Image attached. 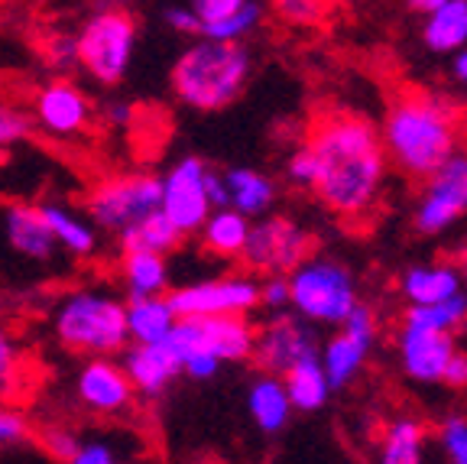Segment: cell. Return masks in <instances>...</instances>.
I'll use <instances>...</instances> for the list:
<instances>
[{
	"instance_id": "1",
	"label": "cell",
	"mask_w": 467,
	"mask_h": 464,
	"mask_svg": "<svg viewBox=\"0 0 467 464\" xmlns=\"http://www.w3.org/2000/svg\"><path fill=\"white\" fill-rule=\"evenodd\" d=\"M308 150L318 160L321 205L341 218L358 221L370 215L387 185V153L367 117L335 114L315 127Z\"/></svg>"
},
{
	"instance_id": "2",
	"label": "cell",
	"mask_w": 467,
	"mask_h": 464,
	"mask_svg": "<svg viewBox=\"0 0 467 464\" xmlns=\"http://www.w3.org/2000/svg\"><path fill=\"white\" fill-rule=\"evenodd\" d=\"M377 133L387 163L393 160L412 179H429L448 156L458 153L461 114L448 98L409 91L389 104Z\"/></svg>"
},
{
	"instance_id": "3",
	"label": "cell",
	"mask_w": 467,
	"mask_h": 464,
	"mask_svg": "<svg viewBox=\"0 0 467 464\" xmlns=\"http://www.w3.org/2000/svg\"><path fill=\"white\" fill-rule=\"evenodd\" d=\"M250 72H254V56L247 46L195 39L172 62L169 85L185 108L212 114L244 95Z\"/></svg>"
},
{
	"instance_id": "4",
	"label": "cell",
	"mask_w": 467,
	"mask_h": 464,
	"mask_svg": "<svg viewBox=\"0 0 467 464\" xmlns=\"http://www.w3.org/2000/svg\"><path fill=\"white\" fill-rule=\"evenodd\" d=\"M52 334L62 348L88 357L124 354L127 302L110 290H72L56 302Z\"/></svg>"
},
{
	"instance_id": "5",
	"label": "cell",
	"mask_w": 467,
	"mask_h": 464,
	"mask_svg": "<svg viewBox=\"0 0 467 464\" xmlns=\"http://www.w3.org/2000/svg\"><path fill=\"white\" fill-rule=\"evenodd\" d=\"M289 312L308 325H344L358 299V279L348 263L331 257H306L289 276Z\"/></svg>"
},
{
	"instance_id": "6",
	"label": "cell",
	"mask_w": 467,
	"mask_h": 464,
	"mask_svg": "<svg viewBox=\"0 0 467 464\" xmlns=\"http://www.w3.org/2000/svg\"><path fill=\"white\" fill-rule=\"evenodd\" d=\"M78 69L98 85L110 88L124 81L137 52V20L120 7H98L75 29Z\"/></svg>"
},
{
	"instance_id": "7",
	"label": "cell",
	"mask_w": 467,
	"mask_h": 464,
	"mask_svg": "<svg viewBox=\"0 0 467 464\" xmlns=\"http://www.w3.org/2000/svg\"><path fill=\"white\" fill-rule=\"evenodd\" d=\"M160 211V175L153 173H117L88 192L85 215L98 231L114 237L133 231L140 221Z\"/></svg>"
},
{
	"instance_id": "8",
	"label": "cell",
	"mask_w": 467,
	"mask_h": 464,
	"mask_svg": "<svg viewBox=\"0 0 467 464\" xmlns=\"http://www.w3.org/2000/svg\"><path fill=\"white\" fill-rule=\"evenodd\" d=\"M175 319H247L260 309V283L250 273L214 276L166 292Z\"/></svg>"
},
{
	"instance_id": "9",
	"label": "cell",
	"mask_w": 467,
	"mask_h": 464,
	"mask_svg": "<svg viewBox=\"0 0 467 464\" xmlns=\"http://www.w3.org/2000/svg\"><path fill=\"white\" fill-rule=\"evenodd\" d=\"M256 328L250 319H179L166 344L179 367L195 354L214 357L218 364L247 361L254 354Z\"/></svg>"
},
{
	"instance_id": "10",
	"label": "cell",
	"mask_w": 467,
	"mask_h": 464,
	"mask_svg": "<svg viewBox=\"0 0 467 464\" xmlns=\"http://www.w3.org/2000/svg\"><path fill=\"white\" fill-rule=\"evenodd\" d=\"M308 247H312V237H308L306 227L289 218L266 215L260 221H250L241 260L250 273L289 276L308 257Z\"/></svg>"
},
{
	"instance_id": "11",
	"label": "cell",
	"mask_w": 467,
	"mask_h": 464,
	"mask_svg": "<svg viewBox=\"0 0 467 464\" xmlns=\"http://www.w3.org/2000/svg\"><path fill=\"white\" fill-rule=\"evenodd\" d=\"M318 332H315L308 322H302L299 315L279 312L270 315L256 328L254 338V361L260 364L263 374L283 380L296 364L308 361V357H318Z\"/></svg>"
},
{
	"instance_id": "12",
	"label": "cell",
	"mask_w": 467,
	"mask_h": 464,
	"mask_svg": "<svg viewBox=\"0 0 467 464\" xmlns=\"http://www.w3.org/2000/svg\"><path fill=\"white\" fill-rule=\"evenodd\" d=\"M373 342H377V315L367 302H358L354 312L344 319L341 332L331 334L318 348V364L328 377L331 393L344 390L350 380H358L367 357H370Z\"/></svg>"
},
{
	"instance_id": "13",
	"label": "cell",
	"mask_w": 467,
	"mask_h": 464,
	"mask_svg": "<svg viewBox=\"0 0 467 464\" xmlns=\"http://www.w3.org/2000/svg\"><path fill=\"white\" fill-rule=\"evenodd\" d=\"M461 215H467V150L448 156L425 179L416 205V227L422 234H445Z\"/></svg>"
},
{
	"instance_id": "14",
	"label": "cell",
	"mask_w": 467,
	"mask_h": 464,
	"mask_svg": "<svg viewBox=\"0 0 467 464\" xmlns=\"http://www.w3.org/2000/svg\"><path fill=\"white\" fill-rule=\"evenodd\" d=\"M204 169H208L204 160L182 156L166 175H160V211L182 237L202 231L212 215V205L204 195Z\"/></svg>"
},
{
	"instance_id": "15",
	"label": "cell",
	"mask_w": 467,
	"mask_h": 464,
	"mask_svg": "<svg viewBox=\"0 0 467 464\" xmlns=\"http://www.w3.org/2000/svg\"><path fill=\"white\" fill-rule=\"evenodd\" d=\"M95 117L91 98L85 88H78L68 79H52L33 98V127L52 140H72L88 131Z\"/></svg>"
},
{
	"instance_id": "16",
	"label": "cell",
	"mask_w": 467,
	"mask_h": 464,
	"mask_svg": "<svg viewBox=\"0 0 467 464\" xmlns=\"http://www.w3.org/2000/svg\"><path fill=\"white\" fill-rule=\"evenodd\" d=\"M75 396L95 416H120L130 409L133 386L114 357H88L75 374Z\"/></svg>"
},
{
	"instance_id": "17",
	"label": "cell",
	"mask_w": 467,
	"mask_h": 464,
	"mask_svg": "<svg viewBox=\"0 0 467 464\" xmlns=\"http://www.w3.org/2000/svg\"><path fill=\"white\" fill-rule=\"evenodd\" d=\"M396 348H400V364H402V370H406V377L425 386L441 384L445 364L451 361V354L458 351L454 348V334L431 332V328H416V325L400 328Z\"/></svg>"
},
{
	"instance_id": "18",
	"label": "cell",
	"mask_w": 467,
	"mask_h": 464,
	"mask_svg": "<svg viewBox=\"0 0 467 464\" xmlns=\"http://www.w3.org/2000/svg\"><path fill=\"white\" fill-rule=\"evenodd\" d=\"M120 367H124L133 393L146 399H160L172 386V380L182 374V367L166 344H127Z\"/></svg>"
},
{
	"instance_id": "19",
	"label": "cell",
	"mask_w": 467,
	"mask_h": 464,
	"mask_svg": "<svg viewBox=\"0 0 467 464\" xmlns=\"http://www.w3.org/2000/svg\"><path fill=\"white\" fill-rule=\"evenodd\" d=\"M400 290L409 309H429L458 299L464 292V276L454 263H419L402 273Z\"/></svg>"
},
{
	"instance_id": "20",
	"label": "cell",
	"mask_w": 467,
	"mask_h": 464,
	"mask_svg": "<svg viewBox=\"0 0 467 464\" xmlns=\"http://www.w3.org/2000/svg\"><path fill=\"white\" fill-rule=\"evenodd\" d=\"M36 211L39 218H43V225L49 227L58 250H66L68 257H78V260H88V257L98 254L101 231L88 221V215L68 208L66 202H43L36 205Z\"/></svg>"
},
{
	"instance_id": "21",
	"label": "cell",
	"mask_w": 467,
	"mask_h": 464,
	"mask_svg": "<svg viewBox=\"0 0 467 464\" xmlns=\"http://www.w3.org/2000/svg\"><path fill=\"white\" fill-rule=\"evenodd\" d=\"M4 240L14 254L33 263H52L58 254L49 227L39 218L36 205H7L4 208Z\"/></svg>"
},
{
	"instance_id": "22",
	"label": "cell",
	"mask_w": 467,
	"mask_h": 464,
	"mask_svg": "<svg viewBox=\"0 0 467 464\" xmlns=\"http://www.w3.org/2000/svg\"><path fill=\"white\" fill-rule=\"evenodd\" d=\"M422 46L435 56H454L467 46V0H435L422 16Z\"/></svg>"
},
{
	"instance_id": "23",
	"label": "cell",
	"mask_w": 467,
	"mask_h": 464,
	"mask_svg": "<svg viewBox=\"0 0 467 464\" xmlns=\"http://www.w3.org/2000/svg\"><path fill=\"white\" fill-rule=\"evenodd\" d=\"M169 283H172L169 257L143 254V250H124L120 254V286L127 292V302L166 296Z\"/></svg>"
},
{
	"instance_id": "24",
	"label": "cell",
	"mask_w": 467,
	"mask_h": 464,
	"mask_svg": "<svg viewBox=\"0 0 467 464\" xmlns=\"http://www.w3.org/2000/svg\"><path fill=\"white\" fill-rule=\"evenodd\" d=\"M247 413L263 436H279L292 419V403H289V393H285L283 380L270 377V374H260L256 380H250Z\"/></svg>"
},
{
	"instance_id": "25",
	"label": "cell",
	"mask_w": 467,
	"mask_h": 464,
	"mask_svg": "<svg viewBox=\"0 0 467 464\" xmlns=\"http://www.w3.org/2000/svg\"><path fill=\"white\" fill-rule=\"evenodd\" d=\"M224 182L227 192H231V208L237 215H244L247 221L270 215L273 202H276V182L266 173L250 166H234L224 169Z\"/></svg>"
},
{
	"instance_id": "26",
	"label": "cell",
	"mask_w": 467,
	"mask_h": 464,
	"mask_svg": "<svg viewBox=\"0 0 467 464\" xmlns=\"http://www.w3.org/2000/svg\"><path fill=\"white\" fill-rule=\"evenodd\" d=\"M175 322L179 319L169 309L166 296L127 302V334H130V344H162L169 338V332L175 328Z\"/></svg>"
},
{
	"instance_id": "27",
	"label": "cell",
	"mask_w": 467,
	"mask_h": 464,
	"mask_svg": "<svg viewBox=\"0 0 467 464\" xmlns=\"http://www.w3.org/2000/svg\"><path fill=\"white\" fill-rule=\"evenodd\" d=\"M283 386L289 393L292 413H318L331 399L328 377H325L318 357H308V361L296 364L283 377Z\"/></svg>"
},
{
	"instance_id": "28",
	"label": "cell",
	"mask_w": 467,
	"mask_h": 464,
	"mask_svg": "<svg viewBox=\"0 0 467 464\" xmlns=\"http://www.w3.org/2000/svg\"><path fill=\"white\" fill-rule=\"evenodd\" d=\"M247 234H250V221L244 218V215H237L234 208H221V211H212V215H208V221L202 225L198 237H202L208 254L231 260V257L244 254Z\"/></svg>"
},
{
	"instance_id": "29",
	"label": "cell",
	"mask_w": 467,
	"mask_h": 464,
	"mask_svg": "<svg viewBox=\"0 0 467 464\" xmlns=\"http://www.w3.org/2000/svg\"><path fill=\"white\" fill-rule=\"evenodd\" d=\"M425 455V428L416 419H393L379 438L377 464H422Z\"/></svg>"
},
{
	"instance_id": "30",
	"label": "cell",
	"mask_w": 467,
	"mask_h": 464,
	"mask_svg": "<svg viewBox=\"0 0 467 464\" xmlns=\"http://www.w3.org/2000/svg\"><path fill=\"white\" fill-rule=\"evenodd\" d=\"M117 240H120V254H124V250H143V254L169 257L182 247L185 237L169 225V218L162 211H156V215H150L146 221H140L133 231L120 234Z\"/></svg>"
},
{
	"instance_id": "31",
	"label": "cell",
	"mask_w": 467,
	"mask_h": 464,
	"mask_svg": "<svg viewBox=\"0 0 467 464\" xmlns=\"http://www.w3.org/2000/svg\"><path fill=\"white\" fill-rule=\"evenodd\" d=\"M263 16H266V7H263V4H256V0H241L231 16H224V20L214 23V26H204L202 33H198V39L244 46V39L256 33V26L263 23Z\"/></svg>"
},
{
	"instance_id": "32",
	"label": "cell",
	"mask_w": 467,
	"mask_h": 464,
	"mask_svg": "<svg viewBox=\"0 0 467 464\" xmlns=\"http://www.w3.org/2000/svg\"><path fill=\"white\" fill-rule=\"evenodd\" d=\"M464 322H467V292H461L451 302L429 305V309H406V315H402V325L431 328V332H445V334H451Z\"/></svg>"
},
{
	"instance_id": "33",
	"label": "cell",
	"mask_w": 467,
	"mask_h": 464,
	"mask_svg": "<svg viewBox=\"0 0 467 464\" xmlns=\"http://www.w3.org/2000/svg\"><path fill=\"white\" fill-rule=\"evenodd\" d=\"M43 58L52 72H72L78 69V39L72 29H56L43 39Z\"/></svg>"
},
{
	"instance_id": "34",
	"label": "cell",
	"mask_w": 467,
	"mask_h": 464,
	"mask_svg": "<svg viewBox=\"0 0 467 464\" xmlns=\"http://www.w3.org/2000/svg\"><path fill=\"white\" fill-rule=\"evenodd\" d=\"M39 445H43V451L52 458V461L58 464H68L75 458V451H78L81 445V436L78 428L72 426H46L43 432H39Z\"/></svg>"
},
{
	"instance_id": "35",
	"label": "cell",
	"mask_w": 467,
	"mask_h": 464,
	"mask_svg": "<svg viewBox=\"0 0 467 464\" xmlns=\"http://www.w3.org/2000/svg\"><path fill=\"white\" fill-rule=\"evenodd\" d=\"M438 445L448 455L451 464H467V419L464 416H451L438 428Z\"/></svg>"
},
{
	"instance_id": "36",
	"label": "cell",
	"mask_w": 467,
	"mask_h": 464,
	"mask_svg": "<svg viewBox=\"0 0 467 464\" xmlns=\"http://www.w3.org/2000/svg\"><path fill=\"white\" fill-rule=\"evenodd\" d=\"M33 131V121H29L26 111H20L16 104L0 101V146H14L20 140L29 137Z\"/></svg>"
},
{
	"instance_id": "37",
	"label": "cell",
	"mask_w": 467,
	"mask_h": 464,
	"mask_svg": "<svg viewBox=\"0 0 467 464\" xmlns=\"http://www.w3.org/2000/svg\"><path fill=\"white\" fill-rule=\"evenodd\" d=\"M29 422L20 409H10V406H0V448H20V445L29 442Z\"/></svg>"
},
{
	"instance_id": "38",
	"label": "cell",
	"mask_w": 467,
	"mask_h": 464,
	"mask_svg": "<svg viewBox=\"0 0 467 464\" xmlns=\"http://www.w3.org/2000/svg\"><path fill=\"white\" fill-rule=\"evenodd\" d=\"M285 175H289L292 185H299V189H312L318 185V160H315V153L308 146L296 150L289 156V166H285Z\"/></svg>"
},
{
	"instance_id": "39",
	"label": "cell",
	"mask_w": 467,
	"mask_h": 464,
	"mask_svg": "<svg viewBox=\"0 0 467 464\" xmlns=\"http://www.w3.org/2000/svg\"><path fill=\"white\" fill-rule=\"evenodd\" d=\"M68 464H120V451L110 438H81Z\"/></svg>"
},
{
	"instance_id": "40",
	"label": "cell",
	"mask_w": 467,
	"mask_h": 464,
	"mask_svg": "<svg viewBox=\"0 0 467 464\" xmlns=\"http://www.w3.org/2000/svg\"><path fill=\"white\" fill-rule=\"evenodd\" d=\"M237 4H241V0H192L189 7L198 20V33H202L204 26H214V23H221L224 16H231L234 10H237Z\"/></svg>"
},
{
	"instance_id": "41",
	"label": "cell",
	"mask_w": 467,
	"mask_h": 464,
	"mask_svg": "<svg viewBox=\"0 0 467 464\" xmlns=\"http://www.w3.org/2000/svg\"><path fill=\"white\" fill-rule=\"evenodd\" d=\"M260 305H266L273 315L289 312V279L285 276H266L260 283Z\"/></svg>"
},
{
	"instance_id": "42",
	"label": "cell",
	"mask_w": 467,
	"mask_h": 464,
	"mask_svg": "<svg viewBox=\"0 0 467 464\" xmlns=\"http://www.w3.org/2000/svg\"><path fill=\"white\" fill-rule=\"evenodd\" d=\"M162 23L179 37H198V20L189 4H166L162 7Z\"/></svg>"
},
{
	"instance_id": "43",
	"label": "cell",
	"mask_w": 467,
	"mask_h": 464,
	"mask_svg": "<svg viewBox=\"0 0 467 464\" xmlns=\"http://www.w3.org/2000/svg\"><path fill=\"white\" fill-rule=\"evenodd\" d=\"M16 364H20V348H16V338L10 334V328L0 322V386H7L16 374Z\"/></svg>"
},
{
	"instance_id": "44",
	"label": "cell",
	"mask_w": 467,
	"mask_h": 464,
	"mask_svg": "<svg viewBox=\"0 0 467 464\" xmlns=\"http://www.w3.org/2000/svg\"><path fill=\"white\" fill-rule=\"evenodd\" d=\"M204 195H208V205H212V211L231 208V192H227L224 169H214V166L204 169Z\"/></svg>"
},
{
	"instance_id": "45",
	"label": "cell",
	"mask_w": 467,
	"mask_h": 464,
	"mask_svg": "<svg viewBox=\"0 0 467 464\" xmlns=\"http://www.w3.org/2000/svg\"><path fill=\"white\" fill-rule=\"evenodd\" d=\"M273 10L292 23H315L321 14H325V7H321V4H312V0H283V4H273Z\"/></svg>"
},
{
	"instance_id": "46",
	"label": "cell",
	"mask_w": 467,
	"mask_h": 464,
	"mask_svg": "<svg viewBox=\"0 0 467 464\" xmlns=\"http://www.w3.org/2000/svg\"><path fill=\"white\" fill-rule=\"evenodd\" d=\"M104 121H108V127H130L133 123V117H137V111H133V104L130 101H120V98H110L108 104H104Z\"/></svg>"
},
{
	"instance_id": "47",
	"label": "cell",
	"mask_w": 467,
	"mask_h": 464,
	"mask_svg": "<svg viewBox=\"0 0 467 464\" xmlns=\"http://www.w3.org/2000/svg\"><path fill=\"white\" fill-rule=\"evenodd\" d=\"M441 384H448L451 390H464V386H467V354H464V351H454L451 361L445 364Z\"/></svg>"
},
{
	"instance_id": "48",
	"label": "cell",
	"mask_w": 467,
	"mask_h": 464,
	"mask_svg": "<svg viewBox=\"0 0 467 464\" xmlns=\"http://www.w3.org/2000/svg\"><path fill=\"white\" fill-rule=\"evenodd\" d=\"M451 79L467 88V46L451 56Z\"/></svg>"
},
{
	"instance_id": "49",
	"label": "cell",
	"mask_w": 467,
	"mask_h": 464,
	"mask_svg": "<svg viewBox=\"0 0 467 464\" xmlns=\"http://www.w3.org/2000/svg\"><path fill=\"white\" fill-rule=\"evenodd\" d=\"M461 276H464V279H467V247H464V254H461Z\"/></svg>"
},
{
	"instance_id": "50",
	"label": "cell",
	"mask_w": 467,
	"mask_h": 464,
	"mask_svg": "<svg viewBox=\"0 0 467 464\" xmlns=\"http://www.w3.org/2000/svg\"><path fill=\"white\" fill-rule=\"evenodd\" d=\"M120 464H130V461H120Z\"/></svg>"
}]
</instances>
